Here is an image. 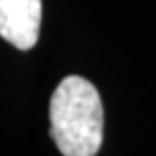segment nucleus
<instances>
[{"mask_svg":"<svg viewBox=\"0 0 156 156\" xmlns=\"http://www.w3.org/2000/svg\"><path fill=\"white\" fill-rule=\"evenodd\" d=\"M41 0H0V37L20 51L37 45L41 30Z\"/></svg>","mask_w":156,"mask_h":156,"instance_id":"obj_2","label":"nucleus"},{"mask_svg":"<svg viewBox=\"0 0 156 156\" xmlns=\"http://www.w3.org/2000/svg\"><path fill=\"white\" fill-rule=\"evenodd\" d=\"M51 138L65 156H93L104 140V108L98 89L83 77H65L53 91Z\"/></svg>","mask_w":156,"mask_h":156,"instance_id":"obj_1","label":"nucleus"}]
</instances>
